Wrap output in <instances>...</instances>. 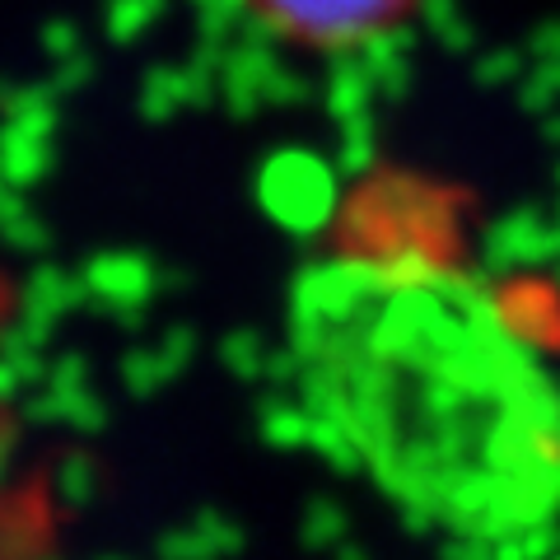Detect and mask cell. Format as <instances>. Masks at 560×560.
<instances>
[{
  "mask_svg": "<svg viewBox=\"0 0 560 560\" xmlns=\"http://www.w3.org/2000/svg\"><path fill=\"white\" fill-rule=\"evenodd\" d=\"M285 355L308 430L411 523L495 547L560 518V374L477 276L323 257Z\"/></svg>",
  "mask_w": 560,
  "mask_h": 560,
  "instance_id": "cell-1",
  "label": "cell"
},
{
  "mask_svg": "<svg viewBox=\"0 0 560 560\" xmlns=\"http://www.w3.org/2000/svg\"><path fill=\"white\" fill-rule=\"evenodd\" d=\"M271 33L304 47H350L407 20L416 0H248Z\"/></svg>",
  "mask_w": 560,
  "mask_h": 560,
  "instance_id": "cell-2",
  "label": "cell"
},
{
  "mask_svg": "<svg viewBox=\"0 0 560 560\" xmlns=\"http://www.w3.org/2000/svg\"><path fill=\"white\" fill-rule=\"evenodd\" d=\"M14 308H20V290H14L10 271L0 267V341H5V331H10V323H14Z\"/></svg>",
  "mask_w": 560,
  "mask_h": 560,
  "instance_id": "cell-3",
  "label": "cell"
}]
</instances>
